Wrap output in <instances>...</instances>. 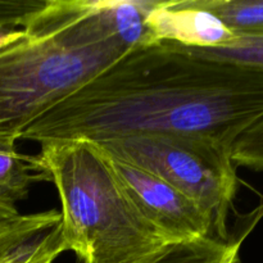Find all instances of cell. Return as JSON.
<instances>
[{
  "instance_id": "obj_1",
  "label": "cell",
  "mask_w": 263,
  "mask_h": 263,
  "mask_svg": "<svg viewBox=\"0 0 263 263\" xmlns=\"http://www.w3.org/2000/svg\"><path fill=\"white\" fill-rule=\"evenodd\" d=\"M263 118V71L158 41L138 46L25 128L39 144L203 136L228 148Z\"/></svg>"
},
{
  "instance_id": "obj_2",
  "label": "cell",
  "mask_w": 263,
  "mask_h": 263,
  "mask_svg": "<svg viewBox=\"0 0 263 263\" xmlns=\"http://www.w3.org/2000/svg\"><path fill=\"white\" fill-rule=\"evenodd\" d=\"M0 49V138L20 140L27 126L126 51L98 15L95 0H48Z\"/></svg>"
},
{
  "instance_id": "obj_3",
  "label": "cell",
  "mask_w": 263,
  "mask_h": 263,
  "mask_svg": "<svg viewBox=\"0 0 263 263\" xmlns=\"http://www.w3.org/2000/svg\"><path fill=\"white\" fill-rule=\"evenodd\" d=\"M61 200L59 240L81 263H135L170 244L143 217L95 144H40Z\"/></svg>"
},
{
  "instance_id": "obj_4",
  "label": "cell",
  "mask_w": 263,
  "mask_h": 263,
  "mask_svg": "<svg viewBox=\"0 0 263 263\" xmlns=\"http://www.w3.org/2000/svg\"><path fill=\"white\" fill-rule=\"evenodd\" d=\"M103 153L168 182L212 218L215 236L229 240L228 218L238 192L231 148L203 136L134 135L95 144Z\"/></svg>"
},
{
  "instance_id": "obj_5",
  "label": "cell",
  "mask_w": 263,
  "mask_h": 263,
  "mask_svg": "<svg viewBox=\"0 0 263 263\" xmlns=\"http://www.w3.org/2000/svg\"><path fill=\"white\" fill-rule=\"evenodd\" d=\"M103 154L131 202L168 243L216 238L212 218L184 193L145 170Z\"/></svg>"
},
{
  "instance_id": "obj_6",
  "label": "cell",
  "mask_w": 263,
  "mask_h": 263,
  "mask_svg": "<svg viewBox=\"0 0 263 263\" xmlns=\"http://www.w3.org/2000/svg\"><path fill=\"white\" fill-rule=\"evenodd\" d=\"M145 25L152 43L166 41L185 48H228L239 37L215 14L198 8L192 0H156Z\"/></svg>"
},
{
  "instance_id": "obj_7",
  "label": "cell",
  "mask_w": 263,
  "mask_h": 263,
  "mask_svg": "<svg viewBox=\"0 0 263 263\" xmlns=\"http://www.w3.org/2000/svg\"><path fill=\"white\" fill-rule=\"evenodd\" d=\"M59 222L57 210L0 222V263H26L59 246Z\"/></svg>"
},
{
  "instance_id": "obj_8",
  "label": "cell",
  "mask_w": 263,
  "mask_h": 263,
  "mask_svg": "<svg viewBox=\"0 0 263 263\" xmlns=\"http://www.w3.org/2000/svg\"><path fill=\"white\" fill-rule=\"evenodd\" d=\"M156 0H95L98 15L109 35L127 53L152 44L145 21Z\"/></svg>"
},
{
  "instance_id": "obj_9",
  "label": "cell",
  "mask_w": 263,
  "mask_h": 263,
  "mask_svg": "<svg viewBox=\"0 0 263 263\" xmlns=\"http://www.w3.org/2000/svg\"><path fill=\"white\" fill-rule=\"evenodd\" d=\"M15 143L0 139V200L13 205L26 199L35 184L50 181L40 157L20 153Z\"/></svg>"
},
{
  "instance_id": "obj_10",
  "label": "cell",
  "mask_w": 263,
  "mask_h": 263,
  "mask_svg": "<svg viewBox=\"0 0 263 263\" xmlns=\"http://www.w3.org/2000/svg\"><path fill=\"white\" fill-rule=\"evenodd\" d=\"M244 238L240 235L226 241L217 238H202L170 243L135 263H225L235 252L240 251Z\"/></svg>"
},
{
  "instance_id": "obj_11",
  "label": "cell",
  "mask_w": 263,
  "mask_h": 263,
  "mask_svg": "<svg viewBox=\"0 0 263 263\" xmlns=\"http://www.w3.org/2000/svg\"><path fill=\"white\" fill-rule=\"evenodd\" d=\"M208 10L231 31L241 35H263V0H192Z\"/></svg>"
},
{
  "instance_id": "obj_12",
  "label": "cell",
  "mask_w": 263,
  "mask_h": 263,
  "mask_svg": "<svg viewBox=\"0 0 263 263\" xmlns=\"http://www.w3.org/2000/svg\"><path fill=\"white\" fill-rule=\"evenodd\" d=\"M238 35L236 43L228 48L193 49L203 55L263 71V35Z\"/></svg>"
},
{
  "instance_id": "obj_13",
  "label": "cell",
  "mask_w": 263,
  "mask_h": 263,
  "mask_svg": "<svg viewBox=\"0 0 263 263\" xmlns=\"http://www.w3.org/2000/svg\"><path fill=\"white\" fill-rule=\"evenodd\" d=\"M235 167L263 172V118L241 134L231 148Z\"/></svg>"
},
{
  "instance_id": "obj_14",
  "label": "cell",
  "mask_w": 263,
  "mask_h": 263,
  "mask_svg": "<svg viewBox=\"0 0 263 263\" xmlns=\"http://www.w3.org/2000/svg\"><path fill=\"white\" fill-rule=\"evenodd\" d=\"M41 0H0V26L22 30L31 15L40 10Z\"/></svg>"
},
{
  "instance_id": "obj_15",
  "label": "cell",
  "mask_w": 263,
  "mask_h": 263,
  "mask_svg": "<svg viewBox=\"0 0 263 263\" xmlns=\"http://www.w3.org/2000/svg\"><path fill=\"white\" fill-rule=\"evenodd\" d=\"M25 36V31L18 28H8L0 26V49L17 43Z\"/></svg>"
},
{
  "instance_id": "obj_16",
  "label": "cell",
  "mask_w": 263,
  "mask_h": 263,
  "mask_svg": "<svg viewBox=\"0 0 263 263\" xmlns=\"http://www.w3.org/2000/svg\"><path fill=\"white\" fill-rule=\"evenodd\" d=\"M63 252H66L64 251L63 246L59 244V246L54 247L53 249H50V251L45 252V253L40 254V256L35 257V258L30 259V261H27L26 263H53L57 258H58L59 254H62Z\"/></svg>"
},
{
  "instance_id": "obj_17",
  "label": "cell",
  "mask_w": 263,
  "mask_h": 263,
  "mask_svg": "<svg viewBox=\"0 0 263 263\" xmlns=\"http://www.w3.org/2000/svg\"><path fill=\"white\" fill-rule=\"evenodd\" d=\"M18 215H20V212H18V210L15 208V205L0 200V222L12 220V218L17 217Z\"/></svg>"
},
{
  "instance_id": "obj_18",
  "label": "cell",
  "mask_w": 263,
  "mask_h": 263,
  "mask_svg": "<svg viewBox=\"0 0 263 263\" xmlns=\"http://www.w3.org/2000/svg\"><path fill=\"white\" fill-rule=\"evenodd\" d=\"M225 263H241V261H240V251L235 252V253H234L233 256H231L230 258H229Z\"/></svg>"
}]
</instances>
